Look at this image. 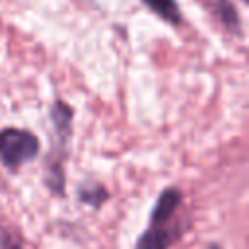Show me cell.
Segmentation results:
<instances>
[{
  "label": "cell",
  "instance_id": "6",
  "mask_svg": "<svg viewBox=\"0 0 249 249\" xmlns=\"http://www.w3.org/2000/svg\"><path fill=\"white\" fill-rule=\"evenodd\" d=\"M154 14H158L163 21L179 25L183 21V16L179 12V6L175 0H142Z\"/></svg>",
  "mask_w": 249,
  "mask_h": 249
},
{
  "label": "cell",
  "instance_id": "4",
  "mask_svg": "<svg viewBox=\"0 0 249 249\" xmlns=\"http://www.w3.org/2000/svg\"><path fill=\"white\" fill-rule=\"evenodd\" d=\"M181 202H183V193L177 187H165L158 195V198L150 210V222L173 220L181 208Z\"/></svg>",
  "mask_w": 249,
  "mask_h": 249
},
{
  "label": "cell",
  "instance_id": "7",
  "mask_svg": "<svg viewBox=\"0 0 249 249\" xmlns=\"http://www.w3.org/2000/svg\"><path fill=\"white\" fill-rule=\"evenodd\" d=\"M216 12L220 21L224 23V27L233 33V35H241V19L237 16V10L233 8V4L230 0H216Z\"/></svg>",
  "mask_w": 249,
  "mask_h": 249
},
{
  "label": "cell",
  "instance_id": "2",
  "mask_svg": "<svg viewBox=\"0 0 249 249\" xmlns=\"http://www.w3.org/2000/svg\"><path fill=\"white\" fill-rule=\"evenodd\" d=\"M39 154L41 142L31 130L18 126L0 128V163L10 173H18L23 165L37 160Z\"/></svg>",
  "mask_w": 249,
  "mask_h": 249
},
{
  "label": "cell",
  "instance_id": "10",
  "mask_svg": "<svg viewBox=\"0 0 249 249\" xmlns=\"http://www.w3.org/2000/svg\"><path fill=\"white\" fill-rule=\"evenodd\" d=\"M243 2H245V0H243Z\"/></svg>",
  "mask_w": 249,
  "mask_h": 249
},
{
  "label": "cell",
  "instance_id": "1",
  "mask_svg": "<svg viewBox=\"0 0 249 249\" xmlns=\"http://www.w3.org/2000/svg\"><path fill=\"white\" fill-rule=\"evenodd\" d=\"M49 121L53 124L54 140L53 148L45 160V187L53 196H66V160L70 150V140L74 132V109L64 99H56L49 109Z\"/></svg>",
  "mask_w": 249,
  "mask_h": 249
},
{
  "label": "cell",
  "instance_id": "8",
  "mask_svg": "<svg viewBox=\"0 0 249 249\" xmlns=\"http://www.w3.org/2000/svg\"><path fill=\"white\" fill-rule=\"evenodd\" d=\"M0 247L2 249H23V245L19 243V239H16L10 233H2L0 235Z\"/></svg>",
  "mask_w": 249,
  "mask_h": 249
},
{
  "label": "cell",
  "instance_id": "5",
  "mask_svg": "<svg viewBox=\"0 0 249 249\" xmlns=\"http://www.w3.org/2000/svg\"><path fill=\"white\" fill-rule=\"evenodd\" d=\"M78 200L89 208H101L109 200V191L101 183H84L78 187Z\"/></svg>",
  "mask_w": 249,
  "mask_h": 249
},
{
  "label": "cell",
  "instance_id": "9",
  "mask_svg": "<svg viewBox=\"0 0 249 249\" xmlns=\"http://www.w3.org/2000/svg\"><path fill=\"white\" fill-rule=\"evenodd\" d=\"M208 249H224V247H222V245H218V243H210V245H208Z\"/></svg>",
  "mask_w": 249,
  "mask_h": 249
},
{
  "label": "cell",
  "instance_id": "3",
  "mask_svg": "<svg viewBox=\"0 0 249 249\" xmlns=\"http://www.w3.org/2000/svg\"><path fill=\"white\" fill-rule=\"evenodd\" d=\"M173 220L167 222H150V226L136 237L134 249H169L175 239L181 235V230L171 226Z\"/></svg>",
  "mask_w": 249,
  "mask_h": 249
}]
</instances>
